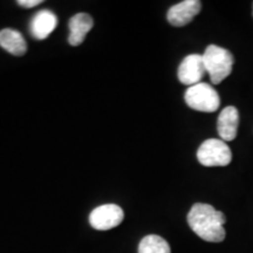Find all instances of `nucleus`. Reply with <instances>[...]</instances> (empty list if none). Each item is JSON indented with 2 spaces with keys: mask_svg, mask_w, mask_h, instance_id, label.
Instances as JSON below:
<instances>
[{
  "mask_svg": "<svg viewBox=\"0 0 253 253\" xmlns=\"http://www.w3.org/2000/svg\"><path fill=\"white\" fill-rule=\"evenodd\" d=\"M138 253H171L166 239L156 235L144 237L138 245Z\"/></svg>",
  "mask_w": 253,
  "mask_h": 253,
  "instance_id": "obj_12",
  "label": "nucleus"
},
{
  "mask_svg": "<svg viewBox=\"0 0 253 253\" xmlns=\"http://www.w3.org/2000/svg\"><path fill=\"white\" fill-rule=\"evenodd\" d=\"M203 60L205 69L213 84H219L232 73L235 59L230 50L225 48L216 45L208 46L203 54Z\"/></svg>",
  "mask_w": 253,
  "mask_h": 253,
  "instance_id": "obj_2",
  "label": "nucleus"
},
{
  "mask_svg": "<svg viewBox=\"0 0 253 253\" xmlns=\"http://www.w3.org/2000/svg\"><path fill=\"white\" fill-rule=\"evenodd\" d=\"M125 213L116 204H104L94 209L89 214L91 227L99 231H107L119 226L122 223Z\"/></svg>",
  "mask_w": 253,
  "mask_h": 253,
  "instance_id": "obj_5",
  "label": "nucleus"
},
{
  "mask_svg": "<svg viewBox=\"0 0 253 253\" xmlns=\"http://www.w3.org/2000/svg\"><path fill=\"white\" fill-rule=\"evenodd\" d=\"M239 126V113L236 107L229 106L221 110L217 121V130L224 142L233 141Z\"/></svg>",
  "mask_w": 253,
  "mask_h": 253,
  "instance_id": "obj_8",
  "label": "nucleus"
},
{
  "mask_svg": "<svg viewBox=\"0 0 253 253\" xmlns=\"http://www.w3.org/2000/svg\"><path fill=\"white\" fill-rule=\"evenodd\" d=\"M205 69L203 55L201 54H190L184 58L178 67V80L185 86H195L201 84V80L204 78Z\"/></svg>",
  "mask_w": 253,
  "mask_h": 253,
  "instance_id": "obj_6",
  "label": "nucleus"
},
{
  "mask_svg": "<svg viewBox=\"0 0 253 253\" xmlns=\"http://www.w3.org/2000/svg\"><path fill=\"white\" fill-rule=\"evenodd\" d=\"M197 158L204 167H226L232 161V153L223 140L209 138L199 147Z\"/></svg>",
  "mask_w": 253,
  "mask_h": 253,
  "instance_id": "obj_4",
  "label": "nucleus"
},
{
  "mask_svg": "<svg viewBox=\"0 0 253 253\" xmlns=\"http://www.w3.org/2000/svg\"><path fill=\"white\" fill-rule=\"evenodd\" d=\"M225 214L210 204L196 203L188 214L191 230L205 242L210 243H220L225 239Z\"/></svg>",
  "mask_w": 253,
  "mask_h": 253,
  "instance_id": "obj_1",
  "label": "nucleus"
},
{
  "mask_svg": "<svg viewBox=\"0 0 253 253\" xmlns=\"http://www.w3.org/2000/svg\"><path fill=\"white\" fill-rule=\"evenodd\" d=\"M184 100L190 108L203 113H213L220 106L219 95L216 89L204 82L189 87L185 91Z\"/></svg>",
  "mask_w": 253,
  "mask_h": 253,
  "instance_id": "obj_3",
  "label": "nucleus"
},
{
  "mask_svg": "<svg viewBox=\"0 0 253 253\" xmlns=\"http://www.w3.org/2000/svg\"><path fill=\"white\" fill-rule=\"evenodd\" d=\"M42 2V0H18L17 4L23 6L25 8H32L34 6L40 5Z\"/></svg>",
  "mask_w": 253,
  "mask_h": 253,
  "instance_id": "obj_13",
  "label": "nucleus"
},
{
  "mask_svg": "<svg viewBox=\"0 0 253 253\" xmlns=\"http://www.w3.org/2000/svg\"><path fill=\"white\" fill-rule=\"evenodd\" d=\"M58 25V18L53 12L48 9L38 12L31 21V33L32 37L37 40H43L55 30Z\"/></svg>",
  "mask_w": 253,
  "mask_h": 253,
  "instance_id": "obj_9",
  "label": "nucleus"
},
{
  "mask_svg": "<svg viewBox=\"0 0 253 253\" xmlns=\"http://www.w3.org/2000/svg\"><path fill=\"white\" fill-rule=\"evenodd\" d=\"M0 46L9 54L23 56L27 52V43L24 37L18 31L5 28L0 31Z\"/></svg>",
  "mask_w": 253,
  "mask_h": 253,
  "instance_id": "obj_11",
  "label": "nucleus"
},
{
  "mask_svg": "<svg viewBox=\"0 0 253 253\" xmlns=\"http://www.w3.org/2000/svg\"><path fill=\"white\" fill-rule=\"evenodd\" d=\"M93 18L87 13H78L69 20L68 42L71 46H79L86 39L87 33L93 28Z\"/></svg>",
  "mask_w": 253,
  "mask_h": 253,
  "instance_id": "obj_10",
  "label": "nucleus"
},
{
  "mask_svg": "<svg viewBox=\"0 0 253 253\" xmlns=\"http://www.w3.org/2000/svg\"><path fill=\"white\" fill-rule=\"evenodd\" d=\"M202 2L199 0H184L171 6L168 11L167 19L172 26L183 27L201 12Z\"/></svg>",
  "mask_w": 253,
  "mask_h": 253,
  "instance_id": "obj_7",
  "label": "nucleus"
}]
</instances>
